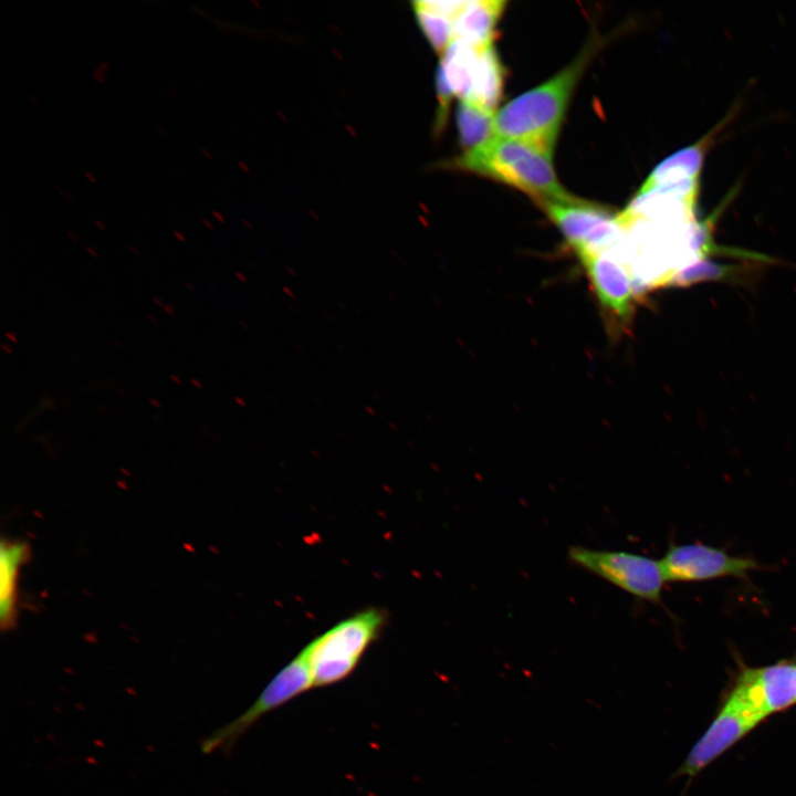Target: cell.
<instances>
[{
    "instance_id": "obj_1",
    "label": "cell",
    "mask_w": 796,
    "mask_h": 796,
    "mask_svg": "<svg viewBox=\"0 0 796 796\" xmlns=\"http://www.w3.org/2000/svg\"><path fill=\"white\" fill-rule=\"evenodd\" d=\"M591 53L590 44L554 76L499 109L495 137L522 140L553 155L568 103Z\"/></svg>"
},
{
    "instance_id": "obj_2",
    "label": "cell",
    "mask_w": 796,
    "mask_h": 796,
    "mask_svg": "<svg viewBox=\"0 0 796 796\" xmlns=\"http://www.w3.org/2000/svg\"><path fill=\"white\" fill-rule=\"evenodd\" d=\"M443 168L474 172L515 187L536 201H572L558 181L552 155L528 143L494 137L486 144L440 165Z\"/></svg>"
},
{
    "instance_id": "obj_3",
    "label": "cell",
    "mask_w": 796,
    "mask_h": 796,
    "mask_svg": "<svg viewBox=\"0 0 796 796\" xmlns=\"http://www.w3.org/2000/svg\"><path fill=\"white\" fill-rule=\"evenodd\" d=\"M384 622L383 611L368 609L341 621L307 645L303 652L311 667L314 688L347 678L378 637Z\"/></svg>"
},
{
    "instance_id": "obj_4",
    "label": "cell",
    "mask_w": 796,
    "mask_h": 796,
    "mask_svg": "<svg viewBox=\"0 0 796 796\" xmlns=\"http://www.w3.org/2000/svg\"><path fill=\"white\" fill-rule=\"evenodd\" d=\"M567 559L638 599L661 604L667 580L660 561L631 552L579 545L568 548Z\"/></svg>"
},
{
    "instance_id": "obj_5",
    "label": "cell",
    "mask_w": 796,
    "mask_h": 796,
    "mask_svg": "<svg viewBox=\"0 0 796 796\" xmlns=\"http://www.w3.org/2000/svg\"><path fill=\"white\" fill-rule=\"evenodd\" d=\"M313 675L303 650L265 687L259 698L238 718L220 726L200 742L201 752L232 751L239 739L263 715L313 689Z\"/></svg>"
},
{
    "instance_id": "obj_6",
    "label": "cell",
    "mask_w": 796,
    "mask_h": 796,
    "mask_svg": "<svg viewBox=\"0 0 796 796\" xmlns=\"http://www.w3.org/2000/svg\"><path fill=\"white\" fill-rule=\"evenodd\" d=\"M537 202L577 256L614 250L622 239L624 228L618 214L606 207L577 198Z\"/></svg>"
},
{
    "instance_id": "obj_7",
    "label": "cell",
    "mask_w": 796,
    "mask_h": 796,
    "mask_svg": "<svg viewBox=\"0 0 796 796\" xmlns=\"http://www.w3.org/2000/svg\"><path fill=\"white\" fill-rule=\"evenodd\" d=\"M726 694L762 720L796 705V658L762 667L739 662Z\"/></svg>"
},
{
    "instance_id": "obj_8",
    "label": "cell",
    "mask_w": 796,
    "mask_h": 796,
    "mask_svg": "<svg viewBox=\"0 0 796 796\" xmlns=\"http://www.w3.org/2000/svg\"><path fill=\"white\" fill-rule=\"evenodd\" d=\"M761 722L762 719L747 705L725 694L714 719L691 747L683 763L671 775V779L685 777L689 784Z\"/></svg>"
},
{
    "instance_id": "obj_9",
    "label": "cell",
    "mask_w": 796,
    "mask_h": 796,
    "mask_svg": "<svg viewBox=\"0 0 796 796\" xmlns=\"http://www.w3.org/2000/svg\"><path fill=\"white\" fill-rule=\"evenodd\" d=\"M660 564L667 582L682 583L723 577L746 578L750 572L763 568L754 558L734 556L701 543H671Z\"/></svg>"
},
{
    "instance_id": "obj_10",
    "label": "cell",
    "mask_w": 796,
    "mask_h": 796,
    "mask_svg": "<svg viewBox=\"0 0 796 796\" xmlns=\"http://www.w3.org/2000/svg\"><path fill=\"white\" fill-rule=\"evenodd\" d=\"M601 310L612 324L626 328L632 318L637 291L627 264L615 250L579 255Z\"/></svg>"
},
{
    "instance_id": "obj_11",
    "label": "cell",
    "mask_w": 796,
    "mask_h": 796,
    "mask_svg": "<svg viewBox=\"0 0 796 796\" xmlns=\"http://www.w3.org/2000/svg\"><path fill=\"white\" fill-rule=\"evenodd\" d=\"M505 4L504 0L464 1L453 20V41H463L475 49L492 45Z\"/></svg>"
},
{
    "instance_id": "obj_12",
    "label": "cell",
    "mask_w": 796,
    "mask_h": 796,
    "mask_svg": "<svg viewBox=\"0 0 796 796\" xmlns=\"http://www.w3.org/2000/svg\"><path fill=\"white\" fill-rule=\"evenodd\" d=\"M29 552L28 544L21 541L3 540L1 543L0 622L3 630L15 624L19 570L29 558Z\"/></svg>"
},
{
    "instance_id": "obj_13",
    "label": "cell",
    "mask_w": 796,
    "mask_h": 796,
    "mask_svg": "<svg viewBox=\"0 0 796 796\" xmlns=\"http://www.w3.org/2000/svg\"><path fill=\"white\" fill-rule=\"evenodd\" d=\"M504 69L493 45L479 49L469 102L494 112L503 94Z\"/></svg>"
},
{
    "instance_id": "obj_14",
    "label": "cell",
    "mask_w": 796,
    "mask_h": 796,
    "mask_svg": "<svg viewBox=\"0 0 796 796\" xmlns=\"http://www.w3.org/2000/svg\"><path fill=\"white\" fill-rule=\"evenodd\" d=\"M494 116V112L469 101H460L455 119L463 151L480 147L495 137Z\"/></svg>"
},
{
    "instance_id": "obj_15",
    "label": "cell",
    "mask_w": 796,
    "mask_h": 796,
    "mask_svg": "<svg viewBox=\"0 0 796 796\" xmlns=\"http://www.w3.org/2000/svg\"><path fill=\"white\" fill-rule=\"evenodd\" d=\"M421 30L438 54H443L453 41V20L433 9L428 1L412 2Z\"/></svg>"
},
{
    "instance_id": "obj_16",
    "label": "cell",
    "mask_w": 796,
    "mask_h": 796,
    "mask_svg": "<svg viewBox=\"0 0 796 796\" xmlns=\"http://www.w3.org/2000/svg\"><path fill=\"white\" fill-rule=\"evenodd\" d=\"M111 61L102 62L93 72L96 82L105 83L107 81L106 73L109 71Z\"/></svg>"
},
{
    "instance_id": "obj_17",
    "label": "cell",
    "mask_w": 796,
    "mask_h": 796,
    "mask_svg": "<svg viewBox=\"0 0 796 796\" xmlns=\"http://www.w3.org/2000/svg\"><path fill=\"white\" fill-rule=\"evenodd\" d=\"M54 189L67 201L74 202L73 197L69 192H66L61 186L54 185Z\"/></svg>"
},
{
    "instance_id": "obj_18",
    "label": "cell",
    "mask_w": 796,
    "mask_h": 796,
    "mask_svg": "<svg viewBox=\"0 0 796 796\" xmlns=\"http://www.w3.org/2000/svg\"><path fill=\"white\" fill-rule=\"evenodd\" d=\"M84 177L93 184L97 182V177L92 171H84Z\"/></svg>"
},
{
    "instance_id": "obj_19",
    "label": "cell",
    "mask_w": 796,
    "mask_h": 796,
    "mask_svg": "<svg viewBox=\"0 0 796 796\" xmlns=\"http://www.w3.org/2000/svg\"><path fill=\"white\" fill-rule=\"evenodd\" d=\"M27 96H28V98H29L34 105H36V106L40 105V102H39V100L36 98V96H34V95L31 94V93H28Z\"/></svg>"
},
{
    "instance_id": "obj_20",
    "label": "cell",
    "mask_w": 796,
    "mask_h": 796,
    "mask_svg": "<svg viewBox=\"0 0 796 796\" xmlns=\"http://www.w3.org/2000/svg\"><path fill=\"white\" fill-rule=\"evenodd\" d=\"M156 130H157L158 134H160L161 136H167L166 130H165L160 125H156Z\"/></svg>"
},
{
    "instance_id": "obj_21",
    "label": "cell",
    "mask_w": 796,
    "mask_h": 796,
    "mask_svg": "<svg viewBox=\"0 0 796 796\" xmlns=\"http://www.w3.org/2000/svg\"><path fill=\"white\" fill-rule=\"evenodd\" d=\"M94 223H95L100 229H102V230L105 229V226H104V223H103L101 220H94Z\"/></svg>"
},
{
    "instance_id": "obj_22",
    "label": "cell",
    "mask_w": 796,
    "mask_h": 796,
    "mask_svg": "<svg viewBox=\"0 0 796 796\" xmlns=\"http://www.w3.org/2000/svg\"><path fill=\"white\" fill-rule=\"evenodd\" d=\"M200 150H201L202 155H205L207 158H211V155L207 151L206 148H201Z\"/></svg>"
},
{
    "instance_id": "obj_23",
    "label": "cell",
    "mask_w": 796,
    "mask_h": 796,
    "mask_svg": "<svg viewBox=\"0 0 796 796\" xmlns=\"http://www.w3.org/2000/svg\"><path fill=\"white\" fill-rule=\"evenodd\" d=\"M174 233L180 241H185V238L182 237L181 233H179L178 231H175Z\"/></svg>"
},
{
    "instance_id": "obj_24",
    "label": "cell",
    "mask_w": 796,
    "mask_h": 796,
    "mask_svg": "<svg viewBox=\"0 0 796 796\" xmlns=\"http://www.w3.org/2000/svg\"><path fill=\"white\" fill-rule=\"evenodd\" d=\"M202 223H205L206 226H208L209 228H211V224H210V222H209L208 219H202Z\"/></svg>"
},
{
    "instance_id": "obj_25",
    "label": "cell",
    "mask_w": 796,
    "mask_h": 796,
    "mask_svg": "<svg viewBox=\"0 0 796 796\" xmlns=\"http://www.w3.org/2000/svg\"><path fill=\"white\" fill-rule=\"evenodd\" d=\"M67 234L73 238V240L77 241V238L70 231H67Z\"/></svg>"
}]
</instances>
